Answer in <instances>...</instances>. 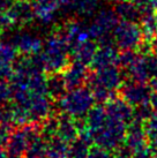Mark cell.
Instances as JSON below:
<instances>
[{
    "label": "cell",
    "instance_id": "cell-19",
    "mask_svg": "<svg viewBox=\"0 0 157 158\" xmlns=\"http://www.w3.org/2000/svg\"><path fill=\"white\" fill-rule=\"evenodd\" d=\"M78 128L76 126L75 119L70 117L68 114L61 113L59 117V128H58L57 135L60 136L62 140L70 143L78 136Z\"/></svg>",
    "mask_w": 157,
    "mask_h": 158
},
{
    "label": "cell",
    "instance_id": "cell-35",
    "mask_svg": "<svg viewBox=\"0 0 157 158\" xmlns=\"http://www.w3.org/2000/svg\"><path fill=\"white\" fill-rule=\"evenodd\" d=\"M133 1L139 6L141 12L157 9V0H133Z\"/></svg>",
    "mask_w": 157,
    "mask_h": 158
},
{
    "label": "cell",
    "instance_id": "cell-27",
    "mask_svg": "<svg viewBox=\"0 0 157 158\" xmlns=\"http://www.w3.org/2000/svg\"><path fill=\"white\" fill-rule=\"evenodd\" d=\"M146 131L148 135L149 147L153 151L154 156L157 155V112L146 123Z\"/></svg>",
    "mask_w": 157,
    "mask_h": 158
},
{
    "label": "cell",
    "instance_id": "cell-42",
    "mask_svg": "<svg viewBox=\"0 0 157 158\" xmlns=\"http://www.w3.org/2000/svg\"><path fill=\"white\" fill-rule=\"evenodd\" d=\"M7 149H5V147L0 145V158H6L7 157Z\"/></svg>",
    "mask_w": 157,
    "mask_h": 158
},
{
    "label": "cell",
    "instance_id": "cell-39",
    "mask_svg": "<svg viewBox=\"0 0 157 158\" xmlns=\"http://www.w3.org/2000/svg\"><path fill=\"white\" fill-rule=\"evenodd\" d=\"M15 0H0V12H8Z\"/></svg>",
    "mask_w": 157,
    "mask_h": 158
},
{
    "label": "cell",
    "instance_id": "cell-14",
    "mask_svg": "<svg viewBox=\"0 0 157 158\" xmlns=\"http://www.w3.org/2000/svg\"><path fill=\"white\" fill-rule=\"evenodd\" d=\"M7 13L14 24L18 26H27L35 20V13L30 0H15Z\"/></svg>",
    "mask_w": 157,
    "mask_h": 158
},
{
    "label": "cell",
    "instance_id": "cell-9",
    "mask_svg": "<svg viewBox=\"0 0 157 158\" xmlns=\"http://www.w3.org/2000/svg\"><path fill=\"white\" fill-rule=\"evenodd\" d=\"M31 4L35 19L38 22L49 26L56 21L57 14L60 9L58 0H32Z\"/></svg>",
    "mask_w": 157,
    "mask_h": 158
},
{
    "label": "cell",
    "instance_id": "cell-26",
    "mask_svg": "<svg viewBox=\"0 0 157 158\" xmlns=\"http://www.w3.org/2000/svg\"><path fill=\"white\" fill-rule=\"evenodd\" d=\"M59 128V117L49 115L40 123V136L48 141L51 137L57 135Z\"/></svg>",
    "mask_w": 157,
    "mask_h": 158
},
{
    "label": "cell",
    "instance_id": "cell-31",
    "mask_svg": "<svg viewBox=\"0 0 157 158\" xmlns=\"http://www.w3.org/2000/svg\"><path fill=\"white\" fill-rule=\"evenodd\" d=\"M87 158H116V155L113 150H109L102 148L100 145H95L94 148H90Z\"/></svg>",
    "mask_w": 157,
    "mask_h": 158
},
{
    "label": "cell",
    "instance_id": "cell-23",
    "mask_svg": "<svg viewBox=\"0 0 157 158\" xmlns=\"http://www.w3.org/2000/svg\"><path fill=\"white\" fill-rule=\"evenodd\" d=\"M70 143L60 136H53L48 140V158H67Z\"/></svg>",
    "mask_w": 157,
    "mask_h": 158
},
{
    "label": "cell",
    "instance_id": "cell-8",
    "mask_svg": "<svg viewBox=\"0 0 157 158\" xmlns=\"http://www.w3.org/2000/svg\"><path fill=\"white\" fill-rule=\"evenodd\" d=\"M151 94H153L151 87L143 82H134L128 80L127 82L122 83L120 88L121 98H124L133 107L149 103Z\"/></svg>",
    "mask_w": 157,
    "mask_h": 158
},
{
    "label": "cell",
    "instance_id": "cell-6",
    "mask_svg": "<svg viewBox=\"0 0 157 158\" xmlns=\"http://www.w3.org/2000/svg\"><path fill=\"white\" fill-rule=\"evenodd\" d=\"M112 35L114 44L119 50H135L144 40L140 23L128 21H120Z\"/></svg>",
    "mask_w": 157,
    "mask_h": 158
},
{
    "label": "cell",
    "instance_id": "cell-48",
    "mask_svg": "<svg viewBox=\"0 0 157 158\" xmlns=\"http://www.w3.org/2000/svg\"><path fill=\"white\" fill-rule=\"evenodd\" d=\"M30 1H32V0H30Z\"/></svg>",
    "mask_w": 157,
    "mask_h": 158
},
{
    "label": "cell",
    "instance_id": "cell-2",
    "mask_svg": "<svg viewBox=\"0 0 157 158\" xmlns=\"http://www.w3.org/2000/svg\"><path fill=\"white\" fill-rule=\"evenodd\" d=\"M95 97L88 87L68 90L64 97L58 99L56 106L60 113L68 114L74 119L86 118L88 112L95 105Z\"/></svg>",
    "mask_w": 157,
    "mask_h": 158
},
{
    "label": "cell",
    "instance_id": "cell-12",
    "mask_svg": "<svg viewBox=\"0 0 157 158\" xmlns=\"http://www.w3.org/2000/svg\"><path fill=\"white\" fill-rule=\"evenodd\" d=\"M133 110L134 107L121 97L120 98L114 97L105 103V111L108 115L113 119L120 120L127 125L133 120Z\"/></svg>",
    "mask_w": 157,
    "mask_h": 158
},
{
    "label": "cell",
    "instance_id": "cell-34",
    "mask_svg": "<svg viewBox=\"0 0 157 158\" xmlns=\"http://www.w3.org/2000/svg\"><path fill=\"white\" fill-rule=\"evenodd\" d=\"M113 151H114V155H116V158H132L133 157V154H134V150L132 149V148H129L125 143L120 144Z\"/></svg>",
    "mask_w": 157,
    "mask_h": 158
},
{
    "label": "cell",
    "instance_id": "cell-29",
    "mask_svg": "<svg viewBox=\"0 0 157 158\" xmlns=\"http://www.w3.org/2000/svg\"><path fill=\"white\" fill-rule=\"evenodd\" d=\"M155 113V110L151 106L150 103H146V104H141V105L134 106L133 110V119L142 121V123H147L149 119L151 118Z\"/></svg>",
    "mask_w": 157,
    "mask_h": 158
},
{
    "label": "cell",
    "instance_id": "cell-4",
    "mask_svg": "<svg viewBox=\"0 0 157 158\" xmlns=\"http://www.w3.org/2000/svg\"><path fill=\"white\" fill-rule=\"evenodd\" d=\"M40 135V125L36 123H30L21 126L11 133L8 143L6 145L7 152L9 155L22 156L27 152L32 141Z\"/></svg>",
    "mask_w": 157,
    "mask_h": 158
},
{
    "label": "cell",
    "instance_id": "cell-22",
    "mask_svg": "<svg viewBox=\"0 0 157 158\" xmlns=\"http://www.w3.org/2000/svg\"><path fill=\"white\" fill-rule=\"evenodd\" d=\"M91 144L92 143L89 140L78 135L70 143L67 158H87Z\"/></svg>",
    "mask_w": 157,
    "mask_h": 158
},
{
    "label": "cell",
    "instance_id": "cell-30",
    "mask_svg": "<svg viewBox=\"0 0 157 158\" xmlns=\"http://www.w3.org/2000/svg\"><path fill=\"white\" fill-rule=\"evenodd\" d=\"M0 125L13 127L14 126V105L8 103L6 105L0 106Z\"/></svg>",
    "mask_w": 157,
    "mask_h": 158
},
{
    "label": "cell",
    "instance_id": "cell-33",
    "mask_svg": "<svg viewBox=\"0 0 157 158\" xmlns=\"http://www.w3.org/2000/svg\"><path fill=\"white\" fill-rule=\"evenodd\" d=\"M12 99V88L5 80H0V106L8 104Z\"/></svg>",
    "mask_w": 157,
    "mask_h": 158
},
{
    "label": "cell",
    "instance_id": "cell-43",
    "mask_svg": "<svg viewBox=\"0 0 157 158\" xmlns=\"http://www.w3.org/2000/svg\"><path fill=\"white\" fill-rule=\"evenodd\" d=\"M105 1H108V2H112V4H117V2L121 1V0H105Z\"/></svg>",
    "mask_w": 157,
    "mask_h": 158
},
{
    "label": "cell",
    "instance_id": "cell-7",
    "mask_svg": "<svg viewBox=\"0 0 157 158\" xmlns=\"http://www.w3.org/2000/svg\"><path fill=\"white\" fill-rule=\"evenodd\" d=\"M120 22V19L114 12V9L103 8L97 12L94 16V22L88 26V32L90 40L100 42L104 36L112 34L114 28Z\"/></svg>",
    "mask_w": 157,
    "mask_h": 158
},
{
    "label": "cell",
    "instance_id": "cell-17",
    "mask_svg": "<svg viewBox=\"0 0 157 158\" xmlns=\"http://www.w3.org/2000/svg\"><path fill=\"white\" fill-rule=\"evenodd\" d=\"M97 48H98L97 42L92 40H87L76 45L70 51V56L73 58V60L81 62L83 65H87L88 66V65L91 64Z\"/></svg>",
    "mask_w": 157,
    "mask_h": 158
},
{
    "label": "cell",
    "instance_id": "cell-25",
    "mask_svg": "<svg viewBox=\"0 0 157 158\" xmlns=\"http://www.w3.org/2000/svg\"><path fill=\"white\" fill-rule=\"evenodd\" d=\"M98 9V0H76L73 5L72 12L78 18L88 19L95 16Z\"/></svg>",
    "mask_w": 157,
    "mask_h": 158
},
{
    "label": "cell",
    "instance_id": "cell-28",
    "mask_svg": "<svg viewBox=\"0 0 157 158\" xmlns=\"http://www.w3.org/2000/svg\"><path fill=\"white\" fill-rule=\"evenodd\" d=\"M140 53L135 50H121V52L119 53V58H118L117 66L125 72L129 67L138 60Z\"/></svg>",
    "mask_w": 157,
    "mask_h": 158
},
{
    "label": "cell",
    "instance_id": "cell-15",
    "mask_svg": "<svg viewBox=\"0 0 157 158\" xmlns=\"http://www.w3.org/2000/svg\"><path fill=\"white\" fill-rule=\"evenodd\" d=\"M119 53V48L116 45H98L90 67L94 70H97L104 67L117 65Z\"/></svg>",
    "mask_w": 157,
    "mask_h": 158
},
{
    "label": "cell",
    "instance_id": "cell-11",
    "mask_svg": "<svg viewBox=\"0 0 157 158\" xmlns=\"http://www.w3.org/2000/svg\"><path fill=\"white\" fill-rule=\"evenodd\" d=\"M148 142L149 141L147 131H146V123L133 119L131 123L127 125L126 136H125L124 143L135 151L144 145H148Z\"/></svg>",
    "mask_w": 157,
    "mask_h": 158
},
{
    "label": "cell",
    "instance_id": "cell-47",
    "mask_svg": "<svg viewBox=\"0 0 157 158\" xmlns=\"http://www.w3.org/2000/svg\"><path fill=\"white\" fill-rule=\"evenodd\" d=\"M156 13H157V9H156Z\"/></svg>",
    "mask_w": 157,
    "mask_h": 158
},
{
    "label": "cell",
    "instance_id": "cell-18",
    "mask_svg": "<svg viewBox=\"0 0 157 158\" xmlns=\"http://www.w3.org/2000/svg\"><path fill=\"white\" fill-rule=\"evenodd\" d=\"M114 12L119 16L120 21L140 23L142 12L138 5L131 0H121L114 5Z\"/></svg>",
    "mask_w": 157,
    "mask_h": 158
},
{
    "label": "cell",
    "instance_id": "cell-13",
    "mask_svg": "<svg viewBox=\"0 0 157 158\" xmlns=\"http://www.w3.org/2000/svg\"><path fill=\"white\" fill-rule=\"evenodd\" d=\"M22 54H35L43 50L44 42L39 37L32 35L30 32H19L13 36L11 40Z\"/></svg>",
    "mask_w": 157,
    "mask_h": 158
},
{
    "label": "cell",
    "instance_id": "cell-45",
    "mask_svg": "<svg viewBox=\"0 0 157 158\" xmlns=\"http://www.w3.org/2000/svg\"><path fill=\"white\" fill-rule=\"evenodd\" d=\"M154 45H156L157 46V37L155 38V40H154Z\"/></svg>",
    "mask_w": 157,
    "mask_h": 158
},
{
    "label": "cell",
    "instance_id": "cell-37",
    "mask_svg": "<svg viewBox=\"0 0 157 158\" xmlns=\"http://www.w3.org/2000/svg\"><path fill=\"white\" fill-rule=\"evenodd\" d=\"M14 26L13 21L7 12H0V30H7Z\"/></svg>",
    "mask_w": 157,
    "mask_h": 158
},
{
    "label": "cell",
    "instance_id": "cell-10",
    "mask_svg": "<svg viewBox=\"0 0 157 158\" xmlns=\"http://www.w3.org/2000/svg\"><path fill=\"white\" fill-rule=\"evenodd\" d=\"M61 73H62V76L65 79L66 85H67L68 90L83 87V84L87 82L88 75H89L87 65H83V64L75 61V60H73V62H70L68 66Z\"/></svg>",
    "mask_w": 157,
    "mask_h": 158
},
{
    "label": "cell",
    "instance_id": "cell-3",
    "mask_svg": "<svg viewBox=\"0 0 157 158\" xmlns=\"http://www.w3.org/2000/svg\"><path fill=\"white\" fill-rule=\"evenodd\" d=\"M126 131L127 123L108 117L106 121L100 127L89 132L91 134L92 141L96 145H100L105 149L114 150L124 143Z\"/></svg>",
    "mask_w": 157,
    "mask_h": 158
},
{
    "label": "cell",
    "instance_id": "cell-5",
    "mask_svg": "<svg viewBox=\"0 0 157 158\" xmlns=\"http://www.w3.org/2000/svg\"><path fill=\"white\" fill-rule=\"evenodd\" d=\"M124 77L125 76L122 70L117 65H113L94 70V73L88 75L86 83L88 84L87 87L89 89L104 88L110 91L117 92L124 83Z\"/></svg>",
    "mask_w": 157,
    "mask_h": 158
},
{
    "label": "cell",
    "instance_id": "cell-41",
    "mask_svg": "<svg viewBox=\"0 0 157 158\" xmlns=\"http://www.w3.org/2000/svg\"><path fill=\"white\" fill-rule=\"evenodd\" d=\"M149 85L151 87L153 91H157V76H155V77H153V79L150 80V83H149Z\"/></svg>",
    "mask_w": 157,
    "mask_h": 158
},
{
    "label": "cell",
    "instance_id": "cell-32",
    "mask_svg": "<svg viewBox=\"0 0 157 158\" xmlns=\"http://www.w3.org/2000/svg\"><path fill=\"white\" fill-rule=\"evenodd\" d=\"M14 67L13 64L6 60L1 54H0V80H7L13 76Z\"/></svg>",
    "mask_w": 157,
    "mask_h": 158
},
{
    "label": "cell",
    "instance_id": "cell-24",
    "mask_svg": "<svg viewBox=\"0 0 157 158\" xmlns=\"http://www.w3.org/2000/svg\"><path fill=\"white\" fill-rule=\"evenodd\" d=\"M109 115L105 111V106H102L100 104V105H94L91 107V110L86 115V123H87L88 129L94 131V129L100 127L106 121Z\"/></svg>",
    "mask_w": 157,
    "mask_h": 158
},
{
    "label": "cell",
    "instance_id": "cell-1",
    "mask_svg": "<svg viewBox=\"0 0 157 158\" xmlns=\"http://www.w3.org/2000/svg\"><path fill=\"white\" fill-rule=\"evenodd\" d=\"M40 54L45 72L49 73H61L70 64V46L56 31L45 40Z\"/></svg>",
    "mask_w": 157,
    "mask_h": 158
},
{
    "label": "cell",
    "instance_id": "cell-38",
    "mask_svg": "<svg viewBox=\"0 0 157 158\" xmlns=\"http://www.w3.org/2000/svg\"><path fill=\"white\" fill-rule=\"evenodd\" d=\"M75 1H76V0H58L60 8L66 9V10H72L73 5H74Z\"/></svg>",
    "mask_w": 157,
    "mask_h": 158
},
{
    "label": "cell",
    "instance_id": "cell-16",
    "mask_svg": "<svg viewBox=\"0 0 157 158\" xmlns=\"http://www.w3.org/2000/svg\"><path fill=\"white\" fill-rule=\"evenodd\" d=\"M51 107L52 106H51L48 96L35 94L31 99L30 105L28 107L29 113H30L31 123H39L48 118L51 112Z\"/></svg>",
    "mask_w": 157,
    "mask_h": 158
},
{
    "label": "cell",
    "instance_id": "cell-36",
    "mask_svg": "<svg viewBox=\"0 0 157 158\" xmlns=\"http://www.w3.org/2000/svg\"><path fill=\"white\" fill-rule=\"evenodd\" d=\"M12 127L8 126H4V125H0V145L1 147H6L8 143L9 136L12 133Z\"/></svg>",
    "mask_w": 157,
    "mask_h": 158
},
{
    "label": "cell",
    "instance_id": "cell-46",
    "mask_svg": "<svg viewBox=\"0 0 157 158\" xmlns=\"http://www.w3.org/2000/svg\"><path fill=\"white\" fill-rule=\"evenodd\" d=\"M154 158H157V155H155V156H154Z\"/></svg>",
    "mask_w": 157,
    "mask_h": 158
},
{
    "label": "cell",
    "instance_id": "cell-40",
    "mask_svg": "<svg viewBox=\"0 0 157 158\" xmlns=\"http://www.w3.org/2000/svg\"><path fill=\"white\" fill-rule=\"evenodd\" d=\"M151 106L154 107L155 112H157V91H153L151 97H150V102H149Z\"/></svg>",
    "mask_w": 157,
    "mask_h": 158
},
{
    "label": "cell",
    "instance_id": "cell-21",
    "mask_svg": "<svg viewBox=\"0 0 157 158\" xmlns=\"http://www.w3.org/2000/svg\"><path fill=\"white\" fill-rule=\"evenodd\" d=\"M140 26L146 40L154 42L157 37V13L156 10H144L140 20Z\"/></svg>",
    "mask_w": 157,
    "mask_h": 158
},
{
    "label": "cell",
    "instance_id": "cell-44",
    "mask_svg": "<svg viewBox=\"0 0 157 158\" xmlns=\"http://www.w3.org/2000/svg\"><path fill=\"white\" fill-rule=\"evenodd\" d=\"M6 158H21V156H15V155H9L8 157Z\"/></svg>",
    "mask_w": 157,
    "mask_h": 158
},
{
    "label": "cell",
    "instance_id": "cell-20",
    "mask_svg": "<svg viewBox=\"0 0 157 158\" xmlns=\"http://www.w3.org/2000/svg\"><path fill=\"white\" fill-rule=\"evenodd\" d=\"M46 85H48V95L56 101L64 97L66 92L68 91L62 73H51V75L46 77Z\"/></svg>",
    "mask_w": 157,
    "mask_h": 158
}]
</instances>
